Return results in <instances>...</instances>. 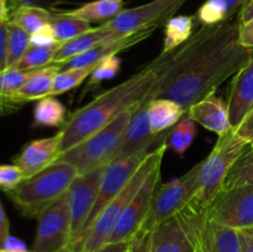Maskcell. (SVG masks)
I'll return each instance as SVG.
<instances>
[{
  "mask_svg": "<svg viewBox=\"0 0 253 252\" xmlns=\"http://www.w3.org/2000/svg\"><path fill=\"white\" fill-rule=\"evenodd\" d=\"M24 174L15 165H0V189L7 193L19 187L24 180Z\"/></svg>",
  "mask_w": 253,
  "mask_h": 252,
  "instance_id": "d590c367",
  "label": "cell"
},
{
  "mask_svg": "<svg viewBox=\"0 0 253 252\" xmlns=\"http://www.w3.org/2000/svg\"><path fill=\"white\" fill-rule=\"evenodd\" d=\"M183 1H184V2H185V0H183Z\"/></svg>",
  "mask_w": 253,
  "mask_h": 252,
  "instance_id": "11a10c76",
  "label": "cell"
},
{
  "mask_svg": "<svg viewBox=\"0 0 253 252\" xmlns=\"http://www.w3.org/2000/svg\"><path fill=\"white\" fill-rule=\"evenodd\" d=\"M208 220V207L192 199L152 231L151 252H195Z\"/></svg>",
  "mask_w": 253,
  "mask_h": 252,
  "instance_id": "8992f818",
  "label": "cell"
},
{
  "mask_svg": "<svg viewBox=\"0 0 253 252\" xmlns=\"http://www.w3.org/2000/svg\"><path fill=\"white\" fill-rule=\"evenodd\" d=\"M6 24L0 25V73L7 69V26Z\"/></svg>",
  "mask_w": 253,
  "mask_h": 252,
  "instance_id": "ab89813d",
  "label": "cell"
},
{
  "mask_svg": "<svg viewBox=\"0 0 253 252\" xmlns=\"http://www.w3.org/2000/svg\"><path fill=\"white\" fill-rule=\"evenodd\" d=\"M66 108L58 99L53 96H46L37 100L34 109V125L46 126V127H58L63 126L67 116Z\"/></svg>",
  "mask_w": 253,
  "mask_h": 252,
  "instance_id": "83f0119b",
  "label": "cell"
},
{
  "mask_svg": "<svg viewBox=\"0 0 253 252\" xmlns=\"http://www.w3.org/2000/svg\"><path fill=\"white\" fill-rule=\"evenodd\" d=\"M148 101H150V94L133 113L130 124L127 126V130H126L125 140H124L123 146L119 150L115 160L130 157V156L136 155L141 151H153L167 142L168 137H169L175 126L163 133H158V135L153 133L151 130L150 119H148L147 113Z\"/></svg>",
  "mask_w": 253,
  "mask_h": 252,
  "instance_id": "9a60e30c",
  "label": "cell"
},
{
  "mask_svg": "<svg viewBox=\"0 0 253 252\" xmlns=\"http://www.w3.org/2000/svg\"><path fill=\"white\" fill-rule=\"evenodd\" d=\"M241 252H253V227L237 230Z\"/></svg>",
  "mask_w": 253,
  "mask_h": 252,
  "instance_id": "60d3db41",
  "label": "cell"
},
{
  "mask_svg": "<svg viewBox=\"0 0 253 252\" xmlns=\"http://www.w3.org/2000/svg\"><path fill=\"white\" fill-rule=\"evenodd\" d=\"M59 44L53 47H35L31 46L27 49L15 68L20 71H35L53 63V57Z\"/></svg>",
  "mask_w": 253,
  "mask_h": 252,
  "instance_id": "836d02e7",
  "label": "cell"
},
{
  "mask_svg": "<svg viewBox=\"0 0 253 252\" xmlns=\"http://www.w3.org/2000/svg\"><path fill=\"white\" fill-rule=\"evenodd\" d=\"M237 15L215 25H202L187 42L170 53H161L162 66L150 99H169L188 108L215 93L253 56L239 42Z\"/></svg>",
  "mask_w": 253,
  "mask_h": 252,
  "instance_id": "6da1fadb",
  "label": "cell"
},
{
  "mask_svg": "<svg viewBox=\"0 0 253 252\" xmlns=\"http://www.w3.org/2000/svg\"><path fill=\"white\" fill-rule=\"evenodd\" d=\"M249 146L237 136L235 128L219 136L210 155L203 160L198 189L193 199L204 207H209L224 188L225 179L235 162Z\"/></svg>",
  "mask_w": 253,
  "mask_h": 252,
  "instance_id": "52a82bcc",
  "label": "cell"
},
{
  "mask_svg": "<svg viewBox=\"0 0 253 252\" xmlns=\"http://www.w3.org/2000/svg\"><path fill=\"white\" fill-rule=\"evenodd\" d=\"M0 252H5V251H4V250H2V249H0Z\"/></svg>",
  "mask_w": 253,
  "mask_h": 252,
  "instance_id": "816d5d0a",
  "label": "cell"
},
{
  "mask_svg": "<svg viewBox=\"0 0 253 252\" xmlns=\"http://www.w3.org/2000/svg\"><path fill=\"white\" fill-rule=\"evenodd\" d=\"M52 15L53 12L47 10L46 7L35 6V5L20 6L10 11L9 22L21 27L24 31L31 35L46 25L51 24Z\"/></svg>",
  "mask_w": 253,
  "mask_h": 252,
  "instance_id": "d4e9b609",
  "label": "cell"
},
{
  "mask_svg": "<svg viewBox=\"0 0 253 252\" xmlns=\"http://www.w3.org/2000/svg\"><path fill=\"white\" fill-rule=\"evenodd\" d=\"M72 242V220L67 194L37 217L31 252H58Z\"/></svg>",
  "mask_w": 253,
  "mask_h": 252,
  "instance_id": "7c38bea8",
  "label": "cell"
},
{
  "mask_svg": "<svg viewBox=\"0 0 253 252\" xmlns=\"http://www.w3.org/2000/svg\"><path fill=\"white\" fill-rule=\"evenodd\" d=\"M253 17V0H245L244 4L240 7L239 12H237V19H239L240 24L249 21Z\"/></svg>",
  "mask_w": 253,
  "mask_h": 252,
  "instance_id": "f6af8a7d",
  "label": "cell"
},
{
  "mask_svg": "<svg viewBox=\"0 0 253 252\" xmlns=\"http://www.w3.org/2000/svg\"><path fill=\"white\" fill-rule=\"evenodd\" d=\"M208 217L235 230L253 227V184L222 189L208 207Z\"/></svg>",
  "mask_w": 253,
  "mask_h": 252,
  "instance_id": "30bf717a",
  "label": "cell"
},
{
  "mask_svg": "<svg viewBox=\"0 0 253 252\" xmlns=\"http://www.w3.org/2000/svg\"><path fill=\"white\" fill-rule=\"evenodd\" d=\"M95 67L96 64L88 67H71V68L61 71L54 78L53 88H52L49 96L61 95L66 91H69L79 86L90 76L91 72L95 69Z\"/></svg>",
  "mask_w": 253,
  "mask_h": 252,
  "instance_id": "4dcf8cb0",
  "label": "cell"
},
{
  "mask_svg": "<svg viewBox=\"0 0 253 252\" xmlns=\"http://www.w3.org/2000/svg\"><path fill=\"white\" fill-rule=\"evenodd\" d=\"M62 64L52 63L42 68L31 71L29 78L26 79L21 88L11 96L10 100L14 104L21 105L22 103L32 100H40L49 96L53 88L54 78L62 71Z\"/></svg>",
  "mask_w": 253,
  "mask_h": 252,
  "instance_id": "ffe728a7",
  "label": "cell"
},
{
  "mask_svg": "<svg viewBox=\"0 0 253 252\" xmlns=\"http://www.w3.org/2000/svg\"><path fill=\"white\" fill-rule=\"evenodd\" d=\"M161 184V165L152 170L143 182L138 192L131 200L128 207L120 216L108 244L124 241H133L145 224L146 217L151 210L156 190Z\"/></svg>",
  "mask_w": 253,
  "mask_h": 252,
  "instance_id": "4fadbf2b",
  "label": "cell"
},
{
  "mask_svg": "<svg viewBox=\"0 0 253 252\" xmlns=\"http://www.w3.org/2000/svg\"><path fill=\"white\" fill-rule=\"evenodd\" d=\"M7 69L15 68L31 47L30 35L21 27L7 21Z\"/></svg>",
  "mask_w": 253,
  "mask_h": 252,
  "instance_id": "f1b7e54d",
  "label": "cell"
},
{
  "mask_svg": "<svg viewBox=\"0 0 253 252\" xmlns=\"http://www.w3.org/2000/svg\"><path fill=\"white\" fill-rule=\"evenodd\" d=\"M167 148V145L163 143L162 146L156 148L148 155L145 162L141 165L137 172L131 178L130 182L99 214V216L96 217L95 221L93 222L90 229L84 236L77 252H96L104 245L108 244L109 237L111 236L116 226V222L119 221L120 216L125 211L126 208L128 207V204L133 199L136 193L138 192L141 185L143 184V182L147 179L148 175L152 173V170L157 166L162 165L163 156H165Z\"/></svg>",
  "mask_w": 253,
  "mask_h": 252,
  "instance_id": "5b68a950",
  "label": "cell"
},
{
  "mask_svg": "<svg viewBox=\"0 0 253 252\" xmlns=\"http://www.w3.org/2000/svg\"><path fill=\"white\" fill-rule=\"evenodd\" d=\"M124 4L125 0H94L67 12L88 22H106L123 11Z\"/></svg>",
  "mask_w": 253,
  "mask_h": 252,
  "instance_id": "cb8c5ba5",
  "label": "cell"
},
{
  "mask_svg": "<svg viewBox=\"0 0 253 252\" xmlns=\"http://www.w3.org/2000/svg\"><path fill=\"white\" fill-rule=\"evenodd\" d=\"M195 124L197 123L193 121L189 116H183L182 120L175 125L172 133L168 137L167 142H166L167 147L174 151L179 156L184 155L185 151L192 146L195 135H197Z\"/></svg>",
  "mask_w": 253,
  "mask_h": 252,
  "instance_id": "f546056e",
  "label": "cell"
},
{
  "mask_svg": "<svg viewBox=\"0 0 253 252\" xmlns=\"http://www.w3.org/2000/svg\"><path fill=\"white\" fill-rule=\"evenodd\" d=\"M239 42L246 48L253 49V17L244 24H240Z\"/></svg>",
  "mask_w": 253,
  "mask_h": 252,
  "instance_id": "f35d334b",
  "label": "cell"
},
{
  "mask_svg": "<svg viewBox=\"0 0 253 252\" xmlns=\"http://www.w3.org/2000/svg\"><path fill=\"white\" fill-rule=\"evenodd\" d=\"M185 115L217 136L225 135L232 130L227 103H225L224 99L220 96H216L215 93L189 106Z\"/></svg>",
  "mask_w": 253,
  "mask_h": 252,
  "instance_id": "ac0fdd59",
  "label": "cell"
},
{
  "mask_svg": "<svg viewBox=\"0 0 253 252\" xmlns=\"http://www.w3.org/2000/svg\"><path fill=\"white\" fill-rule=\"evenodd\" d=\"M227 109L232 128L239 127L253 109V56L232 77Z\"/></svg>",
  "mask_w": 253,
  "mask_h": 252,
  "instance_id": "e0dca14e",
  "label": "cell"
},
{
  "mask_svg": "<svg viewBox=\"0 0 253 252\" xmlns=\"http://www.w3.org/2000/svg\"><path fill=\"white\" fill-rule=\"evenodd\" d=\"M147 113L151 130L156 135L173 128L185 115V110L179 104L169 99L162 98L150 99Z\"/></svg>",
  "mask_w": 253,
  "mask_h": 252,
  "instance_id": "603a6c76",
  "label": "cell"
},
{
  "mask_svg": "<svg viewBox=\"0 0 253 252\" xmlns=\"http://www.w3.org/2000/svg\"><path fill=\"white\" fill-rule=\"evenodd\" d=\"M138 105L123 113L105 127L61 153L58 160L73 165L79 174L110 165L123 146L127 126Z\"/></svg>",
  "mask_w": 253,
  "mask_h": 252,
  "instance_id": "277c9868",
  "label": "cell"
},
{
  "mask_svg": "<svg viewBox=\"0 0 253 252\" xmlns=\"http://www.w3.org/2000/svg\"><path fill=\"white\" fill-rule=\"evenodd\" d=\"M30 74L31 71H20L16 68L6 69L0 73V106L17 105L10 99L21 88Z\"/></svg>",
  "mask_w": 253,
  "mask_h": 252,
  "instance_id": "d6a6232c",
  "label": "cell"
},
{
  "mask_svg": "<svg viewBox=\"0 0 253 252\" xmlns=\"http://www.w3.org/2000/svg\"><path fill=\"white\" fill-rule=\"evenodd\" d=\"M10 236V222L6 216L1 202H0V249L4 245L5 240Z\"/></svg>",
  "mask_w": 253,
  "mask_h": 252,
  "instance_id": "7bdbcfd3",
  "label": "cell"
},
{
  "mask_svg": "<svg viewBox=\"0 0 253 252\" xmlns=\"http://www.w3.org/2000/svg\"><path fill=\"white\" fill-rule=\"evenodd\" d=\"M104 169L105 167H101L84 174H78L67 193L72 220L71 245L81 236L85 226L86 220L96 200Z\"/></svg>",
  "mask_w": 253,
  "mask_h": 252,
  "instance_id": "5bb4252c",
  "label": "cell"
},
{
  "mask_svg": "<svg viewBox=\"0 0 253 252\" xmlns=\"http://www.w3.org/2000/svg\"><path fill=\"white\" fill-rule=\"evenodd\" d=\"M30 42H31V46L35 47H53L59 44L56 41L51 24L46 25L42 29L37 30L36 32L30 35Z\"/></svg>",
  "mask_w": 253,
  "mask_h": 252,
  "instance_id": "8d00e7d4",
  "label": "cell"
},
{
  "mask_svg": "<svg viewBox=\"0 0 253 252\" xmlns=\"http://www.w3.org/2000/svg\"><path fill=\"white\" fill-rule=\"evenodd\" d=\"M195 252H200V250H199V249H198V250H197V251H195Z\"/></svg>",
  "mask_w": 253,
  "mask_h": 252,
  "instance_id": "db71d44e",
  "label": "cell"
},
{
  "mask_svg": "<svg viewBox=\"0 0 253 252\" xmlns=\"http://www.w3.org/2000/svg\"><path fill=\"white\" fill-rule=\"evenodd\" d=\"M10 7L7 0H0V25H4L9 21Z\"/></svg>",
  "mask_w": 253,
  "mask_h": 252,
  "instance_id": "c3c4849f",
  "label": "cell"
},
{
  "mask_svg": "<svg viewBox=\"0 0 253 252\" xmlns=\"http://www.w3.org/2000/svg\"><path fill=\"white\" fill-rule=\"evenodd\" d=\"M161 66L162 59L158 56L125 82L99 94L90 103L74 111L58 131L61 153L81 143L119 115L145 100L157 83Z\"/></svg>",
  "mask_w": 253,
  "mask_h": 252,
  "instance_id": "7a4b0ae2",
  "label": "cell"
},
{
  "mask_svg": "<svg viewBox=\"0 0 253 252\" xmlns=\"http://www.w3.org/2000/svg\"><path fill=\"white\" fill-rule=\"evenodd\" d=\"M250 147H251V148H252V150H253V143H252V145H250Z\"/></svg>",
  "mask_w": 253,
  "mask_h": 252,
  "instance_id": "f907efd6",
  "label": "cell"
},
{
  "mask_svg": "<svg viewBox=\"0 0 253 252\" xmlns=\"http://www.w3.org/2000/svg\"><path fill=\"white\" fill-rule=\"evenodd\" d=\"M61 138L58 133L27 143L14 158V165L20 168L25 179L37 174L56 162L61 156Z\"/></svg>",
  "mask_w": 253,
  "mask_h": 252,
  "instance_id": "2e32d148",
  "label": "cell"
},
{
  "mask_svg": "<svg viewBox=\"0 0 253 252\" xmlns=\"http://www.w3.org/2000/svg\"><path fill=\"white\" fill-rule=\"evenodd\" d=\"M121 36H125V35L115 34V32L110 31L106 27H104L103 25H100L99 27L91 29L90 31L85 32V34L81 35V36L76 37V39L69 40V41L63 42V43H59L58 48H57L56 53H54L53 63H58L63 66V63H66L71 58L89 51V49L98 46L101 42L118 39V37Z\"/></svg>",
  "mask_w": 253,
  "mask_h": 252,
  "instance_id": "44dd1931",
  "label": "cell"
},
{
  "mask_svg": "<svg viewBox=\"0 0 253 252\" xmlns=\"http://www.w3.org/2000/svg\"><path fill=\"white\" fill-rule=\"evenodd\" d=\"M156 30L157 29H155V27L140 30V31L133 32V34H128L125 35V36L118 37V39L101 42V43L93 47L89 51L71 58L66 63H63V66H67V68H71V67L95 66V64H98L103 59L108 58L110 56H115V54L120 53L121 51H125V49L140 43L143 40L147 39L148 36H151Z\"/></svg>",
  "mask_w": 253,
  "mask_h": 252,
  "instance_id": "d6986e66",
  "label": "cell"
},
{
  "mask_svg": "<svg viewBox=\"0 0 253 252\" xmlns=\"http://www.w3.org/2000/svg\"><path fill=\"white\" fill-rule=\"evenodd\" d=\"M132 246H133V245H132ZM128 252H132V247H131V250H130V251H128Z\"/></svg>",
  "mask_w": 253,
  "mask_h": 252,
  "instance_id": "f5cc1de1",
  "label": "cell"
},
{
  "mask_svg": "<svg viewBox=\"0 0 253 252\" xmlns=\"http://www.w3.org/2000/svg\"><path fill=\"white\" fill-rule=\"evenodd\" d=\"M135 241V240H133ZM133 241H124V242H114V244H105L101 249L96 252H128L132 247Z\"/></svg>",
  "mask_w": 253,
  "mask_h": 252,
  "instance_id": "ee69618b",
  "label": "cell"
},
{
  "mask_svg": "<svg viewBox=\"0 0 253 252\" xmlns=\"http://www.w3.org/2000/svg\"><path fill=\"white\" fill-rule=\"evenodd\" d=\"M7 2H9L10 11H12L20 6H29V5L44 7L46 5H48L49 0H7Z\"/></svg>",
  "mask_w": 253,
  "mask_h": 252,
  "instance_id": "bcb514c9",
  "label": "cell"
},
{
  "mask_svg": "<svg viewBox=\"0 0 253 252\" xmlns=\"http://www.w3.org/2000/svg\"><path fill=\"white\" fill-rule=\"evenodd\" d=\"M184 4L183 0H153L141 6L123 10L103 26L118 35H128L146 29H158Z\"/></svg>",
  "mask_w": 253,
  "mask_h": 252,
  "instance_id": "8fae6325",
  "label": "cell"
},
{
  "mask_svg": "<svg viewBox=\"0 0 253 252\" xmlns=\"http://www.w3.org/2000/svg\"><path fill=\"white\" fill-rule=\"evenodd\" d=\"M151 152L152 151H141V152L130 156V157L119 158V160L113 161L110 165L106 166L105 169H104L100 188H99L93 209H91L90 214H89L88 220H86L85 226H84L81 236L71 245L72 251L77 252V250L81 246L82 241H83L84 236L88 232V230L90 229L93 222L95 221L96 217L99 216V214L125 188V185L130 182L131 178L137 172L138 168L145 162V160L148 157Z\"/></svg>",
  "mask_w": 253,
  "mask_h": 252,
  "instance_id": "9c48e42d",
  "label": "cell"
},
{
  "mask_svg": "<svg viewBox=\"0 0 253 252\" xmlns=\"http://www.w3.org/2000/svg\"><path fill=\"white\" fill-rule=\"evenodd\" d=\"M237 136L241 137L247 145L253 143V109L249 113V115L244 119L240 126L235 128Z\"/></svg>",
  "mask_w": 253,
  "mask_h": 252,
  "instance_id": "74e56055",
  "label": "cell"
},
{
  "mask_svg": "<svg viewBox=\"0 0 253 252\" xmlns=\"http://www.w3.org/2000/svg\"><path fill=\"white\" fill-rule=\"evenodd\" d=\"M198 249L200 252H241L237 230L208 217L200 234Z\"/></svg>",
  "mask_w": 253,
  "mask_h": 252,
  "instance_id": "7402d4cb",
  "label": "cell"
},
{
  "mask_svg": "<svg viewBox=\"0 0 253 252\" xmlns=\"http://www.w3.org/2000/svg\"><path fill=\"white\" fill-rule=\"evenodd\" d=\"M219 1L225 6L229 17H234L235 15H237L245 0H219Z\"/></svg>",
  "mask_w": 253,
  "mask_h": 252,
  "instance_id": "7dc6e473",
  "label": "cell"
},
{
  "mask_svg": "<svg viewBox=\"0 0 253 252\" xmlns=\"http://www.w3.org/2000/svg\"><path fill=\"white\" fill-rule=\"evenodd\" d=\"M202 166L203 161H200L182 177L173 178L169 182L158 185L150 212L138 234L152 232L158 225L174 216L188 203L192 202L198 189Z\"/></svg>",
  "mask_w": 253,
  "mask_h": 252,
  "instance_id": "ba28073f",
  "label": "cell"
},
{
  "mask_svg": "<svg viewBox=\"0 0 253 252\" xmlns=\"http://www.w3.org/2000/svg\"><path fill=\"white\" fill-rule=\"evenodd\" d=\"M78 174L73 165L57 160L40 173L22 180L19 187L6 194L22 215L39 217L68 193Z\"/></svg>",
  "mask_w": 253,
  "mask_h": 252,
  "instance_id": "3957f363",
  "label": "cell"
},
{
  "mask_svg": "<svg viewBox=\"0 0 253 252\" xmlns=\"http://www.w3.org/2000/svg\"><path fill=\"white\" fill-rule=\"evenodd\" d=\"M247 184H253V150L250 146L249 150H245L235 162L234 167L225 179L222 189Z\"/></svg>",
  "mask_w": 253,
  "mask_h": 252,
  "instance_id": "1f68e13d",
  "label": "cell"
},
{
  "mask_svg": "<svg viewBox=\"0 0 253 252\" xmlns=\"http://www.w3.org/2000/svg\"><path fill=\"white\" fill-rule=\"evenodd\" d=\"M51 26L53 29L54 37L58 43L73 40L85 32L90 31L93 27L90 26V22L81 19V17L73 16L64 12H53L51 19Z\"/></svg>",
  "mask_w": 253,
  "mask_h": 252,
  "instance_id": "4316f807",
  "label": "cell"
},
{
  "mask_svg": "<svg viewBox=\"0 0 253 252\" xmlns=\"http://www.w3.org/2000/svg\"><path fill=\"white\" fill-rule=\"evenodd\" d=\"M194 17L188 15L172 16L165 25V40H163V49L161 53H170L184 42L189 40L193 35Z\"/></svg>",
  "mask_w": 253,
  "mask_h": 252,
  "instance_id": "484cf974",
  "label": "cell"
},
{
  "mask_svg": "<svg viewBox=\"0 0 253 252\" xmlns=\"http://www.w3.org/2000/svg\"><path fill=\"white\" fill-rule=\"evenodd\" d=\"M58 252H73V251H72L71 246H68V247H66V249L61 250V251H58Z\"/></svg>",
  "mask_w": 253,
  "mask_h": 252,
  "instance_id": "681fc988",
  "label": "cell"
},
{
  "mask_svg": "<svg viewBox=\"0 0 253 252\" xmlns=\"http://www.w3.org/2000/svg\"><path fill=\"white\" fill-rule=\"evenodd\" d=\"M121 67V61L118 57V54L115 56H110L108 58L103 59V61L99 62L96 64L95 69L91 72V74L89 76L88 84H86V90L94 88L95 85L103 83L104 81H109V79H113L116 74L120 72Z\"/></svg>",
  "mask_w": 253,
  "mask_h": 252,
  "instance_id": "e575fe53",
  "label": "cell"
},
{
  "mask_svg": "<svg viewBox=\"0 0 253 252\" xmlns=\"http://www.w3.org/2000/svg\"><path fill=\"white\" fill-rule=\"evenodd\" d=\"M152 232H142L136 236L133 241L132 252H151Z\"/></svg>",
  "mask_w": 253,
  "mask_h": 252,
  "instance_id": "b9f144b4",
  "label": "cell"
}]
</instances>
